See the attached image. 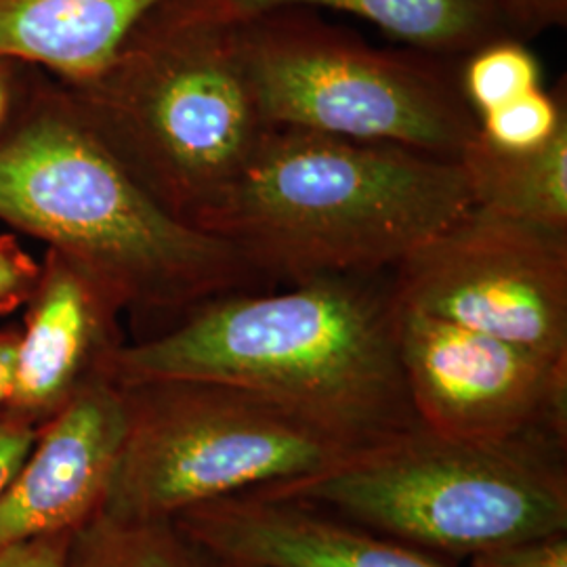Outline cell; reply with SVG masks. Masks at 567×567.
Returning <instances> with one entry per match:
<instances>
[{
  "label": "cell",
  "instance_id": "1",
  "mask_svg": "<svg viewBox=\"0 0 567 567\" xmlns=\"http://www.w3.org/2000/svg\"><path fill=\"white\" fill-rule=\"evenodd\" d=\"M383 276H320L284 292L208 299L166 330L122 344L114 379L240 386L383 444L421 426L400 364L398 303Z\"/></svg>",
  "mask_w": 567,
  "mask_h": 567
},
{
  "label": "cell",
  "instance_id": "2",
  "mask_svg": "<svg viewBox=\"0 0 567 567\" xmlns=\"http://www.w3.org/2000/svg\"><path fill=\"white\" fill-rule=\"evenodd\" d=\"M0 221L79 265L122 311L171 324L264 282L229 244L154 203L39 68L0 131Z\"/></svg>",
  "mask_w": 567,
  "mask_h": 567
},
{
  "label": "cell",
  "instance_id": "3",
  "mask_svg": "<svg viewBox=\"0 0 567 567\" xmlns=\"http://www.w3.org/2000/svg\"><path fill=\"white\" fill-rule=\"evenodd\" d=\"M471 204L458 161L267 126L198 231L229 244L261 280L295 284L385 274Z\"/></svg>",
  "mask_w": 567,
  "mask_h": 567
},
{
  "label": "cell",
  "instance_id": "4",
  "mask_svg": "<svg viewBox=\"0 0 567 567\" xmlns=\"http://www.w3.org/2000/svg\"><path fill=\"white\" fill-rule=\"evenodd\" d=\"M60 84L131 179L194 229L267 128L225 0H161L97 74Z\"/></svg>",
  "mask_w": 567,
  "mask_h": 567
},
{
  "label": "cell",
  "instance_id": "5",
  "mask_svg": "<svg viewBox=\"0 0 567 567\" xmlns=\"http://www.w3.org/2000/svg\"><path fill=\"white\" fill-rule=\"evenodd\" d=\"M567 447L480 444L416 426L349 463L265 486L431 555L567 534Z\"/></svg>",
  "mask_w": 567,
  "mask_h": 567
},
{
  "label": "cell",
  "instance_id": "6",
  "mask_svg": "<svg viewBox=\"0 0 567 567\" xmlns=\"http://www.w3.org/2000/svg\"><path fill=\"white\" fill-rule=\"evenodd\" d=\"M244 70L267 126L393 143L458 161L480 133L461 60L381 49L307 7L238 20Z\"/></svg>",
  "mask_w": 567,
  "mask_h": 567
},
{
  "label": "cell",
  "instance_id": "7",
  "mask_svg": "<svg viewBox=\"0 0 567 567\" xmlns=\"http://www.w3.org/2000/svg\"><path fill=\"white\" fill-rule=\"evenodd\" d=\"M122 393L126 433L102 507L116 519H173L320 475L379 446L240 386L161 379Z\"/></svg>",
  "mask_w": 567,
  "mask_h": 567
},
{
  "label": "cell",
  "instance_id": "8",
  "mask_svg": "<svg viewBox=\"0 0 567 567\" xmlns=\"http://www.w3.org/2000/svg\"><path fill=\"white\" fill-rule=\"evenodd\" d=\"M398 305L567 360V234L466 206L391 269Z\"/></svg>",
  "mask_w": 567,
  "mask_h": 567
},
{
  "label": "cell",
  "instance_id": "9",
  "mask_svg": "<svg viewBox=\"0 0 567 567\" xmlns=\"http://www.w3.org/2000/svg\"><path fill=\"white\" fill-rule=\"evenodd\" d=\"M398 351L426 431L461 442L567 447V360L402 305Z\"/></svg>",
  "mask_w": 567,
  "mask_h": 567
},
{
  "label": "cell",
  "instance_id": "10",
  "mask_svg": "<svg viewBox=\"0 0 567 567\" xmlns=\"http://www.w3.org/2000/svg\"><path fill=\"white\" fill-rule=\"evenodd\" d=\"M23 309L13 385L0 412L41 431L84 389L116 381L122 307L79 265L47 248Z\"/></svg>",
  "mask_w": 567,
  "mask_h": 567
},
{
  "label": "cell",
  "instance_id": "11",
  "mask_svg": "<svg viewBox=\"0 0 567 567\" xmlns=\"http://www.w3.org/2000/svg\"><path fill=\"white\" fill-rule=\"evenodd\" d=\"M126 433L121 383L84 389L39 431L0 492V550L72 534L103 507Z\"/></svg>",
  "mask_w": 567,
  "mask_h": 567
},
{
  "label": "cell",
  "instance_id": "12",
  "mask_svg": "<svg viewBox=\"0 0 567 567\" xmlns=\"http://www.w3.org/2000/svg\"><path fill=\"white\" fill-rule=\"evenodd\" d=\"M227 567H450L435 555L267 487L173 517Z\"/></svg>",
  "mask_w": 567,
  "mask_h": 567
},
{
  "label": "cell",
  "instance_id": "13",
  "mask_svg": "<svg viewBox=\"0 0 567 567\" xmlns=\"http://www.w3.org/2000/svg\"><path fill=\"white\" fill-rule=\"evenodd\" d=\"M161 0H0V60L72 84L97 74Z\"/></svg>",
  "mask_w": 567,
  "mask_h": 567
},
{
  "label": "cell",
  "instance_id": "14",
  "mask_svg": "<svg viewBox=\"0 0 567 567\" xmlns=\"http://www.w3.org/2000/svg\"><path fill=\"white\" fill-rule=\"evenodd\" d=\"M240 20L278 7L332 9L374 23L405 47L444 58H465L508 37L494 0H225Z\"/></svg>",
  "mask_w": 567,
  "mask_h": 567
},
{
  "label": "cell",
  "instance_id": "15",
  "mask_svg": "<svg viewBox=\"0 0 567 567\" xmlns=\"http://www.w3.org/2000/svg\"><path fill=\"white\" fill-rule=\"evenodd\" d=\"M458 164L473 204L567 234V126L532 152H503L477 133Z\"/></svg>",
  "mask_w": 567,
  "mask_h": 567
},
{
  "label": "cell",
  "instance_id": "16",
  "mask_svg": "<svg viewBox=\"0 0 567 567\" xmlns=\"http://www.w3.org/2000/svg\"><path fill=\"white\" fill-rule=\"evenodd\" d=\"M63 567H227L175 519L97 513L70 534Z\"/></svg>",
  "mask_w": 567,
  "mask_h": 567
},
{
  "label": "cell",
  "instance_id": "17",
  "mask_svg": "<svg viewBox=\"0 0 567 567\" xmlns=\"http://www.w3.org/2000/svg\"><path fill=\"white\" fill-rule=\"evenodd\" d=\"M540 86V60L519 39L486 42L461 60V89L477 116Z\"/></svg>",
  "mask_w": 567,
  "mask_h": 567
},
{
  "label": "cell",
  "instance_id": "18",
  "mask_svg": "<svg viewBox=\"0 0 567 567\" xmlns=\"http://www.w3.org/2000/svg\"><path fill=\"white\" fill-rule=\"evenodd\" d=\"M480 137L503 152H532L567 126L566 97L543 86L477 116Z\"/></svg>",
  "mask_w": 567,
  "mask_h": 567
},
{
  "label": "cell",
  "instance_id": "19",
  "mask_svg": "<svg viewBox=\"0 0 567 567\" xmlns=\"http://www.w3.org/2000/svg\"><path fill=\"white\" fill-rule=\"evenodd\" d=\"M41 276V261L16 236H0V316L23 309Z\"/></svg>",
  "mask_w": 567,
  "mask_h": 567
},
{
  "label": "cell",
  "instance_id": "20",
  "mask_svg": "<svg viewBox=\"0 0 567 567\" xmlns=\"http://www.w3.org/2000/svg\"><path fill=\"white\" fill-rule=\"evenodd\" d=\"M494 7L508 37L519 41L567 25V0H494Z\"/></svg>",
  "mask_w": 567,
  "mask_h": 567
},
{
  "label": "cell",
  "instance_id": "21",
  "mask_svg": "<svg viewBox=\"0 0 567 567\" xmlns=\"http://www.w3.org/2000/svg\"><path fill=\"white\" fill-rule=\"evenodd\" d=\"M471 567H567V534H550L473 555Z\"/></svg>",
  "mask_w": 567,
  "mask_h": 567
},
{
  "label": "cell",
  "instance_id": "22",
  "mask_svg": "<svg viewBox=\"0 0 567 567\" xmlns=\"http://www.w3.org/2000/svg\"><path fill=\"white\" fill-rule=\"evenodd\" d=\"M39 437V431L18 423L0 412V492L18 473L21 463L30 454Z\"/></svg>",
  "mask_w": 567,
  "mask_h": 567
},
{
  "label": "cell",
  "instance_id": "23",
  "mask_svg": "<svg viewBox=\"0 0 567 567\" xmlns=\"http://www.w3.org/2000/svg\"><path fill=\"white\" fill-rule=\"evenodd\" d=\"M70 534L44 536L0 550V567H63Z\"/></svg>",
  "mask_w": 567,
  "mask_h": 567
},
{
  "label": "cell",
  "instance_id": "24",
  "mask_svg": "<svg viewBox=\"0 0 567 567\" xmlns=\"http://www.w3.org/2000/svg\"><path fill=\"white\" fill-rule=\"evenodd\" d=\"M34 72L37 68L20 61L0 60V131L20 105Z\"/></svg>",
  "mask_w": 567,
  "mask_h": 567
},
{
  "label": "cell",
  "instance_id": "25",
  "mask_svg": "<svg viewBox=\"0 0 567 567\" xmlns=\"http://www.w3.org/2000/svg\"><path fill=\"white\" fill-rule=\"evenodd\" d=\"M18 343H20V330H0V410L7 402L13 385Z\"/></svg>",
  "mask_w": 567,
  "mask_h": 567
}]
</instances>
